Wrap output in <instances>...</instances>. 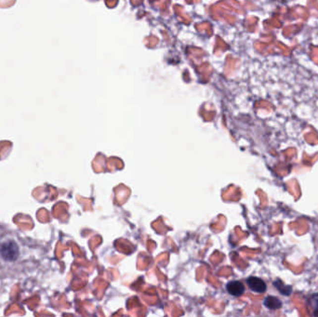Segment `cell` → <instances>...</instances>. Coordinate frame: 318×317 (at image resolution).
I'll return each instance as SVG.
<instances>
[{
	"label": "cell",
	"instance_id": "cell-1",
	"mask_svg": "<svg viewBox=\"0 0 318 317\" xmlns=\"http://www.w3.org/2000/svg\"><path fill=\"white\" fill-rule=\"evenodd\" d=\"M0 256L8 262H13L19 256V249L15 242H6L0 245Z\"/></svg>",
	"mask_w": 318,
	"mask_h": 317
},
{
	"label": "cell",
	"instance_id": "cell-6",
	"mask_svg": "<svg viewBox=\"0 0 318 317\" xmlns=\"http://www.w3.org/2000/svg\"><path fill=\"white\" fill-rule=\"evenodd\" d=\"M273 286L284 296H289L292 293V287L285 285L281 280H276L273 282Z\"/></svg>",
	"mask_w": 318,
	"mask_h": 317
},
{
	"label": "cell",
	"instance_id": "cell-5",
	"mask_svg": "<svg viewBox=\"0 0 318 317\" xmlns=\"http://www.w3.org/2000/svg\"><path fill=\"white\" fill-rule=\"evenodd\" d=\"M307 304L312 311V316L318 317V292L311 295L307 300Z\"/></svg>",
	"mask_w": 318,
	"mask_h": 317
},
{
	"label": "cell",
	"instance_id": "cell-3",
	"mask_svg": "<svg viewBox=\"0 0 318 317\" xmlns=\"http://www.w3.org/2000/svg\"><path fill=\"white\" fill-rule=\"evenodd\" d=\"M226 289L229 294L235 297H239L245 293V286L243 285L242 282L237 280L228 282Z\"/></svg>",
	"mask_w": 318,
	"mask_h": 317
},
{
	"label": "cell",
	"instance_id": "cell-4",
	"mask_svg": "<svg viewBox=\"0 0 318 317\" xmlns=\"http://www.w3.org/2000/svg\"><path fill=\"white\" fill-rule=\"evenodd\" d=\"M264 304L266 308L270 310H278L282 307V302L280 300L276 297H273V296L266 297Z\"/></svg>",
	"mask_w": 318,
	"mask_h": 317
},
{
	"label": "cell",
	"instance_id": "cell-2",
	"mask_svg": "<svg viewBox=\"0 0 318 317\" xmlns=\"http://www.w3.org/2000/svg\"><path fill=\"white\" fill-rule=\"evenodd\" d=\"M247 284L253 292L259 293V294L265 293L266 288H267L265 281L259 278V277H256V276H250L247 279Z\"/></svg>",
	"mask_w": 318,
	"mask_h": 317
}]
</instances>
